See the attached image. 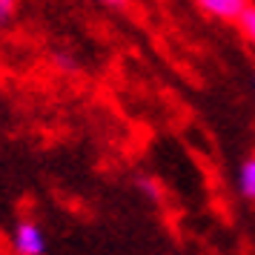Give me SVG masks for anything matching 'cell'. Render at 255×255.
Wrapping results in <instances>:
<instances>
[{"label":"cell","instance_id":"obj_1","mask_svg":"<svg viewBox=\"0 0 255 255\" xmlns=\"http://www.w3.org/2000/svg\"><path fill=\"white\" fill-rule=\"evenodd\" d=\"M12 250L14 255H46V230L35 218H20L12 230Z\"/></svg>","mask_w":255,"mask_h":255},{"label":"cell","instance_id":"obj_2","mask_svg":"<svg viewBox=\"0 0 255 255\" xmlns=\"http://www.w3.org/2000/svg\"><path fill=\"white\" fill-rule=\"evenodd\" d=\"M198 6V12H204L207 17L215 20H227V23H238L241 14L253 6V0H192Z\"/></svg>","mask_w":255,"mask_h":255},{"label":"cell","instance_id":"obj_3","mask_svg":"<svg viewBox=\"0 0 255 255\" xmlns=\"http://www.w3.org/2000/svg\"><path fill=\"white\" fill-rule=\"evenodd\" d=\"M235 186H238V195H241L244 201L255 204V152H250V155L241 161Z\"/></svg>","mask_w":255,"mask_h":255},{"label":"cell","instance_id":"obj_4","mask_svg":"<svg viewBox=\"0 0 255 255\" xmlns=\"http://www.w3.org/2000/svg\"><path fill=\"white\" fill-rule=\"evenodd\" d=\"M132 186H135L146 201H152V204H158V201L163 198L161 181H158L155 175H149V172H135V175H132Z\"/></svg>","mask_w":255,"mask_h":255},{"label":"cell","instance_id":"obj_5","mask_svg":"<svg viewBox=\"0 0 255 255\" xmlns=\"http://www.w3.org/2000/svg\"><path fill=\"white\" fill-rule=\"evenodd\" d=\"M238 32H241V37L255 49V3L241 14V20H238Z\"/></svg>","mask_w":255,"mask_h":255},{"label":"cell","instance_id":"obj_6","mask_svg":"<svg viewBox=\"0 0 255 255\" xmlns=\"http://www.w3.org/2000/svg\"><path fill=\"white\" fill-rule=\"evenodd\" d=\"M17 12H20V0H0V29L12 26Z\"/></svg>","mask_w":255,"mask_h":255},{"label":"cell","instance_id":"obj_7","mask_svg":"<svg viewBox=\"0 0 255 255\" xmlns=\"http://www.w3.org/2000/svg\"><path fill=\"white\" fill-rule=\"evenodd\" d=\"M52 63H55L58 69L69 72V75H72V72H78V60L72 58L69 52H60V49H58V52H52Z\"/></svg>","mask_w":255,"mask_h":255},{"label":"cell","instance_id":"obj_8","mask_svg":"<svg viewBox=\"0 0 255 255\" xmlns=\"http://www.w3.org/2000/svg\"><path fill=\"white\" fill-rule=\"evenodd\" d=\"M101 6H106V9H112V12H127L129 6H132V0H98Z\"/></svg>","mask_w":255,"mask_h":255}]
</instances>
